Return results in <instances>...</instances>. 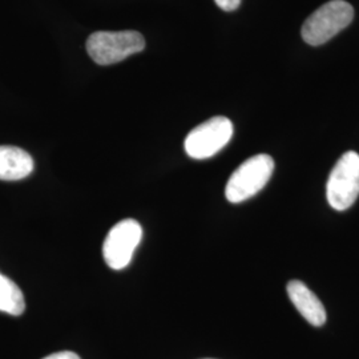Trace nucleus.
<instances>
[{
	"mask_svg": "<svg viewBox=\"0 0 359 359\" xmlns=\"http://www.w3.org/2000/svg\"><path fill=\"white\" fill-rule=\"evenodd\" d=\"M216 4L224 11H234L240 7L241 0H215Z\"/></svg>",
	"mask_w": 359,
	"mask_h": 359,
	"instance_id": "nucleus-10",
	"label": "nucleus"
},
{
	"mask_svg": "<svg viewBox=\"0 0 359 359\" xmlns=\"http://www.w3.org/2000/svg\"><path fill=\"white\" fill-rule=\"evenodd\" d=\"M34 170L31 154L18 147H0V180L19 181L26 179Z\"/></svg>",
	"mask_w": 359,
	"mask_h": 359,
	"instance_id": "nucleus-8",
	"label": "nucleus"
},
{
	"mask_svg": "<svg viewBox=\"0 0 359 359\" xmlns=\"http://www.w3.org/2000/svg\"><path fill=\"white\" fill-rule=\"evenodd\" d=\"M287 295L301 316L313 326H322L326 322V310L320 298L302 281L293 280L286 286Z\"/></svg>",
	"mask_w": 359,
	"mask_h": 359,
	"instance_id": "nucleus-7",
	"label": "nucleus"
},
{
	"mask_svg": "<svg viewBox=\"0 0 359 359\" xmlns=\"http://www.w3.org/2000/svg\"><path fill=\"white\" fill-rule=\"evenodd\" d=\"M354 18V8L345 0H330L309 16L302 26V38L310 46H322L346 28Z\"/></svg>",
	"mask_w": 359,
	"mask_h": 359,
	"instance_id": "nucleus-2",
	"label": "nucleus"
},
{
	"mask_svg": "<svg viewBox=\"0 0 359 359\" xmlns=\"http://www.w3.org/2000/svg\"><path fill=\"white\" fill-rule=\"evenodd\" d=\"M145 48V39L137 31H97L87 40V52L99 65H116Z\"/></svg>",
	"mask_w": 359,
	"mask_h": 359,
	"instance_id": "nucleus-1",
	"label": "nucleus"
},
{
	"mask_svg": "<svg viewBox=\"0 0 359 359\" xmlns=\"http://www.w3.org/2000/svg\"><path fill=\"white\" fill-rule=\"evenodd\" d=\"M233 136V123L225 116H216L197 126L187 136L185 152L194 160H205L217 154Z\"/></svg>",
	"mask_w": 359,
	"mask_h": 359,
	"instance_id": "nucleus-5",
	"label": "nucleus"
},
{
	"mask_svg": "<svg viewBox=\"0 0 359 359\" xmlns=\"http://www.w3.org/2000/svg\"><path fill=\"white\" fill-rule=\"evenodd\" d=\"M359 196V154L348 151L334 165L326 184V197L335 210H346Z\"/></svg>",
	"mask_w": 359,
	"mask_h": 359,
	"instance_id": "nucleus-4",
	"label": "nucleus"
},
{
	"mask_svg": "<svg viewBox=\"0 0 359 359\" xmlns=\"http://www.w3.org/2000/svg\"><path fill=\"white\" fill-rule=\"evenodd\" d=\"M142 238V225L136 219L127 218L117 222L104 241L103 256L107 265L114 270L127 268Z\"/></svg>",
	"mask_w": 359,
	"mask_h": 359,
	"instance_id": "nucleus-6",
	"label": "nucleus"
},
{
	"mask_svg": "<svg viewBox=\"0 0 359 359\" xmlns=\"http://www.w3.org/2000/svg\"><path fill=\"white\" fill-rule=\"evenodd\" d=\"M43 359H80V357L72 351H59V353H53L51 355Z\"/></svg>",
	"mask_w": 359,
	"mask_h": 359,
	"instance_id": "nucleus-11",
	"label": "nucleus"
},
{
	"mask_svg": "<svg viewBox=\"0 0 359 359\" xmlns=\"http://www.w3.org/2000/svg\"><path fill=\"white\" fill-rule=\"evenodd\" d=\"M26 309V301L16 283L0 273V311L20 316Z\"/></svg>",
	"mask_w": 359,
	"mask_h": 359,
	"instance_id": "nucleus-9",
	"label": "nucleus"
},
{
	"mask_svg": "<svg viewBox=\"0 0 359 359\" xmlns=\"http://www.w3.org/2000/svg\"><path fill=\"white\" fill-rule=\"evenodd\" d=\"M274 172V160L269 154H256L237 168L225 188V197L231 204H240L256 196L268 184Z\"/></svg>",
	"mask_w": 359,
	"mask_h": 359,
	"instance_id": "nucleus-3",
	"label": "nucleus"
}]
</instances>
